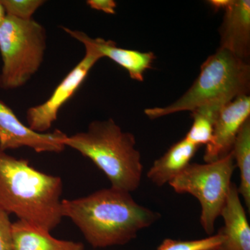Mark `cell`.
Wrapping results in <instances>:
<instances>
[{
    "instance_id": "obj_9",
    "label": "cell",
    "mask_w": 250,
    "mask_h": 250,
    "mask_svg": "<svg viewBox=\"0 0 250 250\" xmlns=\"http://www.w3.org/2000/svg\"><path fill=\"white\" fill-rule=\"evenodd\" d=\"M250 117L249 95L238 97L222 108L215 123L211 140L206 147V163L218 161L231 152L240 129Z\"/></svg>"
},
{
    "instance_id": "obj_18",
    "label": "cell",
    "mask_w": 250,
    "mask_h": 250,
    "mask_svg": "<svg viewBox=\"0 0 250 250\" xmlns=\"http://www.w3.org/2000/svg\"><path fill=\"white\" fill-rule=\"evenodd\" d=\"M6 16L22 21L32 19L33 15L45 4L43 0H0Z\"/></svg>"
},
{
    "instance_id": "obj_2",
    "label": "cell",
    "mask_w": 250,
    "mask_h": 250,
    "mask_svg": "<svg viewBox=\"0 0 250 250\" xmlns=\"http://www.w3.org/2000/svg\"><path fill=\"white\" fill-rule=\"evenodd\" d=\"M62 179L0 149V209L50 232L62 218Z\"/></svg>"
},
{
    "instance_id": "obj_8",
    "label": "cell",
    "mask_w": 250,
    "mask_h": 250,
    "mask_svg": "<svg viewBox=\"0 0 250 250\" xmlns=\"http://www.w3.org/2000/svg\"><path fill=\"white\" fill-rule=\"evenodd\" d=\"M67 135L59 129L38 133L23 124L6 104L0 101V149L27 147L37 153H60L65 149Z\"/></svg>"
},
{
    "instance_id": "obj_12",
    "label": "cell",
    "mask_w": 250,
    "mask_h": 250,
    "mask_svg": "<svg viewBox=\"0 0 250 250\" xmlns=\"http://www.w3.org/2000/svg\"><path fill=\"white\" fill-rule=\"evenodd\" d=\"M220 216L225 225L218 231L224 238L218 250H250V227L234 184Z\"/></svg>"
},
{
    "instance_id": "obj_4",
    "label": "cell",
    "mask_w": 250,
    "mask_h": 250,
    "mask_svg": "<svg viewBox=\"0 0 250 250\" xmlns=\"http://www.w3.org/2000/svg\"><path fill=\"white\" fill-rule=\"evenodd\" d=\"M250 91L249 62L218 48L202 64L200 75L182 97L165 107L146 108L145 114L154 120L178 112H191L214 102L229 103L249 95Z\"/></svg>"
},
{
    "instance_id": "obj_11",
    "label": "cell",
    "mask_w": 250,
    "mask_h": 250,
    "mask_svg": "<svg viewBox=\"0 0 250 250\" xmlns=\"http://www.w3.org/2000/svg\"><path fill=\"white\" fill-rule=\"evenodd\" d=\"M62 29L80 42L89 43L103 58L107 57L116 62L128 72L132 80L137 82L144 81L145 72L152 68L153 62L156 58L155 54L152 52H142L122 48L118 47L113 41L105 40L102 38L92 39L83 31L72 30L66 27H62Z\"/></svg>"
},
{
    "instance_id": "obj_14",
    "label": "cell",
    "mask_w": 250,
    "mask_h": 250,
    "mask_svg": "<svg viewBox=\"0 0 250 250\" xmlns=\"http://www.w3.org/2000/svg\"><path fill=\"white\" fill-rule=\"evenodd\" d=\"M14 250H84L80 242L54 238L49 231L18 220L12 225Z\"/></svg>"
},
{
    "instance_id": "obj_16",
    "label": "cell",
    "mask_w": 250,
    "mask_h": 250,
    "mask_svg": "<svg viewBox=\"0 0 250 250\" xmlns=\"http://www.w3.org/2000/svg\"><path fill=\"white\" fill-rule=\"evenodd\" d=\"M236 166L239 168L241 182L238 188L239 195L250 208V118L243 125L236 141L232 151Z\"/></svg>"
},
{
    "instance_id": "obj_7",
    "label": "cell",
    "mask_w": 250,
    "mask_h": 250,
    "mask_svg": "<svg viewBox=\"0 0 250 250\" xmlns=\"http://www.w3.org/2000/svg\"><path fill=\"white\" fill-rule=\"evenodd\" d=\"M82 43L85 47L84 57L57 85L45 103L27 110V126L33 131L38 133L48 132L57 121L61 108L80 88L94 65L103 58L89 43Z\"/></svg>"
},
{
    "instance_id": "obj_20",
    "label": "cell",
    "mask_w": 250,
    "mask_h": 250,
    "mask_svg": "<svg viewBox=\"0 0 250 250\" xmlns=\"http://www.w3.org/2000/svg\"><path fill=\"white\" fill-rule=\"evenodd\" d=\"M86 4L91 9L103 11L105 14L110 15L116 14L117 4L113 0H88Z\"/></svg>"
},
{
    "instance_id": "obj_22",
    "label": "cell",
    "mask_w": 250,
    "mask_h": 250,
    "mask_svg": "<svg viewBox=\"0 0 250 250\" xmlns=\"http://www.w3.org/2000/svg\"><path fill=\"white\" fill-rule=\"evenodd\" d=\"M6 18V11H5L4 6H3V5L0 2V27L2 25L3 22H4Z\"/></svg>"
},
{
    "instance_id": "obj_5",
    "label": "cell",
    "mask_w": 250,
    "mask_h": 250,
    "mask_svg": "<svg viewBox=\"0 0 250 250\" xmlns=\"http://www.w3.org/2000/svg\"><path fill=\"white\" fill-rule=\"evenodd\" d=\"M46 47L47 33L40 23L6 16L0 27V88L13 90L26 84L40 68Z\"/></svg>"
},
{
    "instance_id": "obj_17",
    "label": "cell",
    "mask_w": 250,
    "mask_h": 250,
    "mask_svg": "<svg viewBox=\"0 0 250 250\" xmlns=\"http://www.w3.org/2000/svg\"><path fill=\"white\" fill-rule=\"evenodd\" d=\"M223 236L220 233L202 239L192 241L164 240L157 250H218L223 242Z\"/></svg>"
},
{
    "instance_id": "obj_1",
    "label": "cell",
    "mask_w": 250,
    "mask_h": 250,
    "mask_svg": "<svg viewBox=\"0 0 250 250\" xmlns=\"http://www.w3.org/2000/svg\"><path fill=\"white\" fill-rule=\"evenodd\" d=\"M62 213L94 248L126 244L161 216L136 203L131 192L111 187L88 196L62 200Z\"/></svg>"
},
{
    "instance_id": "obj_6",
    "label": "cell",
    "mask_w": 250,
    "mask_h": 250,
    "mask_svg": "<svg viewBox=\"0 0 250 250\" xmlns=\"http://www.w3.org/2000/svg\"><path fill=\"white\" fill-rule=\"evenodd\" d=\"M236 167L231 152L213 162L190 163L169 183L177 193L190 194L199 200L202 208L200 223L209 236L214 232L215 221L228 200Z\"/></svg>"
},
{
    "instance_id": "obj_21",
    "label": "cell",
    "mask_w": 250,
    "mask_h": 250,
    "mask_svg": "<svg viewBox=\"0 0 250 250\" xmlns=\"http://www.w3.org/2000/svg\"><path fill=\"white\" fill-rule=\"evenodd\" d=\"M231 2V0H210L208 1V4L216 11H218V10L225 11L229 6Z\"/></svg>"
},
{
    "instance_id": "obj_13",
    "label": "cell",
    "mask_w": 250,
    "mask_h": 250,
    "mask_svg": "<svg viewBox=\"0 0 250 250\" xmlns=\"http://www.w3.org/2000/svg\"><path fill=\"white\" fill-rule=\"evenodd\" d=\"M199 147L185 138L174 143L164 155L154 161L148 171V179L159 187L170 183L190 164Z\"/></svg>"
},
{
    "instance_id": "obj_3",
    "label": "cell",
    "mask_w": 250,
    "mask_h": 250,
    "mask_svg": "<svg viewBox=\"0 0 250 250\" xmlns=\"http://www.w3.org/2000/svg\"><path fill=\"white\" fill-rule=\"evenodd\" d=\"M64 144L93 161L111 187L129 192L139 187L143 166L136 139L113 119L92 122L86 131L67 136Z\"/></svg>"
},
{
    "instance_id": "obj_15",
    "label": "cell",
    "mask_w": 250,
    "mask_h": 250,
    "mask_svg": "<svg viewBox=\"0 0 250 250\" xmlns=\"http://www.w3.org/2000/svg\"><path fill=\"white\" fill-rule=\"evenodd\" d=\"M225 104H226L221 102H214L202 105L192 111L191 117L193 122L191 127L184 138L199 147L202 145L207 146L211 140L219 113Z\"/></svg>"
},
{
    "instance_id": "obj_10",
    "label": "cell",
    "mask_w": 250,
    "mask_h": 250,
    "mask_svg": "<svg viewBox=\"0 0 250 250\" xmlns=\"http://www.w3.org/2000/svg\"><path fill=\"white\" fill-rule=\"evenodd\" d=\"M220 47L249 62L250 56V1L231 0L225 10L220 27Z\"/></svg>"
},
{
    "instance_id": "obj_19",
    "label": "cell",
    "mask_w": 250,
    "mask_h": 250,
    "mask_svg": "<svg viewBox=\"0 0 250 250\" xmlns=\"http://www.w3.org/2000/svg\"><path fill=\"white\" fill-rule=\"evenodd\" d=\"M12 225L9 213L0 209V250H14Z\"/></svg>"
}]
</instances>
